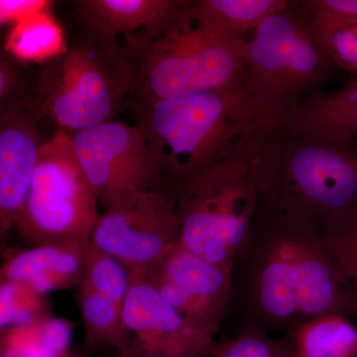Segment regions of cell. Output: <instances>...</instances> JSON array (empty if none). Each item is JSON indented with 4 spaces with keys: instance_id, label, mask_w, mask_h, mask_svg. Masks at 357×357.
<instances>
[{
    "instance_id": "cell-1",
    "label": "cell",
    "mask_w": 357,
    "mask_h": 357,
    "mask_svg": "<svg viewBox=\"0 0 357 357\" xmlns=\"http://www.w3.org/2000/svg\"><path fill=\"white\" fill-rule=\"evenodd\" d=\"M328 314L357 318V291L326 250L321 223L258 206L232 263L225 323L287 337Z\"/></svg>"
},
{
    "instance_id": "cell-2",
    "label": "cell",
    "mask_w": 357,
    "mask_h": 357,
    "mask_svg": "<svg viewBox=\"0 0 357 357\" xmlns=\"http://www.w3.org/2000/svg\"><path fill=\"white\" fill-rule=\"evenodd\" d=\"M244 147L259 206L323 225L357 202V140L289 133L257 122Z\"/></svg>"
},
{
    "instance_id": "cell-3",
    "label": "cell",
    "mask_w": 357,
    "mask_h": 357,
    "mask_svg": "<svg viewBox=\"0 0 357 357\" xmlns=\"http://www.w3.org/2000/svg\"><path fill=\"white\" fill-rule=\"evenodd\" d=\"M160 175L177 191L234 152L262 117L243 86L130 100Z\"/></svg>"
},
{
    "instance_id": "cell-4",
    "label": "cell",
    "mask_w": 357,
    "mask_h": 357,
    "mask_svg": "<svg viewBox=\"0 0 357 357\" xmlns=\"http://www.w3.org/2000/svg\"><path fill=\"white\" fill-rule=\"evenodd\" d=\"M335 70L301 3L289 2L244 42L243 88L263 121H282Z\"/></svg>"
},
{
    "instance_id": "cell-5",
    "label": "cell",
    "mask_w": 357,
    "mask_h": 357,
    "mask_svg": "<svg viewBox=\"0 0 357 357\" xmlns=\"http://www.w3.org/2000/svg\"><path fill=\"white\" fill-rule=\"evenodd\" d=\"M244 42L206 31L187 13L156 38L124 44L133 63L128 100L140 102L243 86Z\"/></svg>"
},
{
    "instance_id": "cell-6",
    "label": "cell",
    "mask_w": 357,
    "mask_h": 357,
    "mask_svg": "<svg viewBox=\"0 0 357 357\" xmlns=\"http://www.w3.org/2000/svg\"><path fill=\"white\" fill-rule=\"evenodd\" d=\"M37 76L40 114L68 134L114 121L133 89V63L123 43L86 32Z\"/></svg>"
},
{
    "instance_id": "cell-7",
    "label": "cell",
    "mask_w": 357,
    "mask_h": 357,
    "mask_svg": "<svg viewBox=\"0 0 357 357\" xmlns=\"http://www.w3.org/2000/svg\"><path fill=\"white\" fill-rule=\"evenodd\" d=\"M258 206L243 138L234 152L178 189V246L231 270Z\"/></svg>"
},
{
    "instance_id": "cell-8",
    "label": "cell",
    "mask_w": 357,
    "mask_h": 357,
    "mask_svg": "<svg viewBox=\"0 0 357 357\" xmlns=\"http://www.w3.org/2000/svg\"><path fill=\"white\" fill-rule=\"evenodd\" d=\"M98 204L69 134L58 129L40 149L15 229L28 246L89 244Z\"/></svg>"
},
{
    "instance_id": "cell-9",
    "label": "cell",
    "mask_w": 357,
    "mask_h": 357,
    "mask_svg": "<svg viewBox=\"0 0 357 357\" xmlns=\"http://www.w3.org/2000/svg\"><path fill=\"white\" fill-rule=\"evenodd\" d=\"M77 161L103 211L167 184L137 124L110 121L69 134Z\"/></svg>"
},
{
    "instance_id": "cell-10",
    "label": "cell",
    "mask_w": 357,
    "mask_h": 357,
    "mask_svg": "<svg viewBox=\"0 0 357 357\" xmlns=\"http://www.w3.org/2000/svg\"><path fill=\"white\" fill-rule=\"evenodd\" d=\"M177 197L172 185H162L102 211L89 243L126 265L131 274L144 273L178 245Z\"/></svg>"
},
{
    "instance_id": "cell-11",
    "label": "cell",
    "mask_w": 357,
    "mask_h": 357,
    "mask_svg": "<svg viewBox=\"0 0 357 357\" xmlns=\"http://www.w3.org/2000/svg\"><path fill=\"white\" fill-rule=\"evenodd\" d=\"M128 351L122 357H206L213 337L171 306L142 273L132 274L123 304Z\"/></svg>"
},
{
    "instance_id": "cell-12",
    "label": "cell",
    "mask_w": 357,
    "mask_h": 357,
    "mask_svg": "<svg viewBox=\"0 0 357 357\" xmlns=\"http://www.w3.org/2000/svg\"><path fill=\"white\" fill-rule=\"evenodd\" d=\"M142 274L188 321L215 337L229 311L231 270L177 245Z\"/></svg>"
},
{
    "instance_id": "cell-13",
    "label": "cell",
    "mask_w": 357,
    "mask_h": 357,
    "mask_svg": "<svg viewBox=\"0 0 357 357\" xmlns=\"http://www.w3.org/2000/svg\"><path fill=\"white\" fill-rule=\"evenodd\" d=\"M42 119L35 93L0 116V257L8 251L7 236L15 229L45 142Z\"/></svg>"
},
{
    "instance_id": "cell-14",
    "label": "cell",
    "mask_w": 357,
    "mask_h": 357,
    "mask_svg": "<svg viewBox=\"0 0 357 357\" xmlns=\"http://www.w3.org/2000/svg\"><path fill=\"white\" fill-rule=\"evenodd\" d=\"M189 0H81L77 13L86 32L124 43L149 41L187 13Z\"/></svg>"
},
{
    "instance_id": "cell-15",
    "label": "cell",
    "mask_w": 357,
    "mask_h": 357,
    "mask_svg": "<svg viewBox=\"0 0 357 357\" xmlns=\"http://www.w3.org/2000/svg\"><path fill=\"white\" fill-rule=\"evenodd\" d=\"M89 244H43L20 250L8 249L2 256L0 281L16 282L44 296L79 288Z\"/></svg>"
},
{
    "instance_id": "cell-16",
    "label": "cell",
    "mask_w": 357,
    "mask_h": 357,
    "mask_svg": "<svg viewBox=\"0 0 357 357\" xmlns=\"http://www.w3.org/2000/svg\"><path fill=\"white\" fill-rule=\"evenodd\" d=\"M289 133L357 140V75L342 88L318 91L280 121Z\"/></svg>"
},
{
    "instance_id": "cell-17",
    "label": "cell",
    "mask_w": 357,
    "mask_h": 357,
    "mask_svg": "<svg viewBox=\"0 0 357 357\" xmlns=\"http://www.w3.org/2000/svg\"><path fill=\"white\" fill-rule=\"evenodd\" d=\"M53 4L23 16L9 28L3 48L16 62L28 67L45 66L69 49L64 28L52 10Z\"/></svg>"
},
{
    "instance_id": "cell-18",
    "label": "cell",
    "mask_w": 357,
    "mask_h": 357,
    "mask_svg": "<svg viewBox=\"0 0 357 357\" xmlns=\"http://www.w3.org/2000/svg\"><path fill=\"white\" fill-rule=\"evenodd\" d=\"M286 0H195L192 15L206 31L246 40L272 14L287 6ZM248 37V38H249Z\"/></svg>"
},
{
    "instance_id": "cell-19",
    "label": "cell",
    "mask_w": 357,
    "mask_h": 357,
    "mask_svg": "<svg viewBox=\"0 0 357 357\" xmlns=\"http://www.w3.org/2000/svg\"><path fill=\"white\" fill-rule=\"evenodd\" d=\"M287 337L296 357H357V328L342 314L310 319Z\"/></svg>"
},
{
    "instance_id": "cell-20",
    "label": "cell",
    "mask_w": 357,
    "mask_h": 357,
    "mask_svg": "<svg viewBox=\"0 0 357 357\" xmlns=\"http://www.w3.org/2000/svg\"><path fill=\"white\" fill-rule=\"evenodd\" d=\"M72 338V323L49 314L0 333V347L13 357H74Z\"/></svg>"
},
{
    "instance_id": "cell-21",
    "label": "cell",
    "mask_w": 357,
    "mask_h": 357,
    "mask_svg": "<svg viewBox=\"0 0 357 357\" xmlns=\"http://www.w3.org/2000/svg\"><path fill=\"white\" fill-rule=\"evenodd\" d=\"M77 289L79 310L88 344L93 347L117 349L123 356L128 345L122 317L123 305L83 285Z\"/></svg>"
},
{
    "instance_id": "cell-22",
    "label": "cell",
    "mask_w": 357,
    "mask_h": 357,
    "mask_svg": "<svg viewBox=\"0 0 357 357\" xmlns=\"http://www.w3.org/2000/svg\"><path fill=\"white\" fill-rule=\"evenodd\" d=\"M303 8L309 15L314 36L333 66L357 75V20Z\"/></svg>"
},
{
    "instance_id": "cell-23",
    "label": "cell",
    "mask_w": 357,
    "mask_h": 357,
    "mask_svg": "<svg viewBox=\"0 0 357 357\" xmlns=\"http://www.w3.org/2000/svg\"><path fill=\"white\" fill-rule=\"evenodd\" d=\"M131 282L132 274L126 265L89 244L81 285L123 305Z\"/></svg>"
},
{
    "instance_id": "cell-24",
    "label": "cell",
    "mask_w": 357,
    "mask_h": 357,
    "mask_svg": "<svg viewBox=\"0 0 357 357\" xmlns=\"http://www.w3.org/2000/svg\"><path fill=\"white\" fill-rule=\"evenodd\" d=\"M326 250L357 291V202L321 225Z\"/></svg>"
},
{
    "instance_id": "cell-25",
    "label": "cell",
    "mask_w": 357,
    "mask_h": 357,
    "mask_svg": "<svg viewBox=\"0 0 357 357\" xmlns=\"http://www.w3.org/2000/svg\"><path fill=\"white\" fill-rule=\"evenodd\" d=\"M49 314L47 296L16 282L0 281V333Z\"/></svg>"
},
{
    "instance_id": "cell-26",
    "label": "cell",
    "mask_w": 357,
    "mask_h": 357,
    "mask_svg": "<svg viewBox=\"0 0 357 357\" xmlns=\"http://www.w3.org/2000/svg\"><path fill=\"white\" fill-rule=\"evenodd\" d=\"M213 357H296L287 337L243 331L222 342H215Z\"/></svg>"
},
{
    "instance_id": "cell-27",
    "label": "cell",
    "mask_w": 357,
    "mask_h": 357,
    "mask_svg": "<svg viewBox=\"0 0 357 357\" xmlns=\"http://www.w3.org/2000/svg\"><path fill=\"white\" fill-rule=\"evenodd\" d=\"M36 81L29 67L13 60L0 41V116L16 102L34 95Z\"/></svg>"
},
{
    "instance_id": "cell-28",
    "label": "cell",
    "mask_w": 357,
    "mask_h": 357,
    "mask_svg": "<svg viewBox=\"0 0 357 357\" xmlns=\"http://www.w3.org/2000/svg\"><path fill=\"white\" fill-rule=\"evenodd\" d=\"M54 3L49 0H0V41L9 28L23 16Z\"/></svg>"
},
{
    "instance_id": "cell-29",
    "label": "cell",
    "mask_w": 357,
    "mask_h": 357,
    "mask_svg": "<svg viewBox=\"0 0 357 357\" xmlns=\"http://www.w3.org/2000/svg\"><path fill=\"white\" fill-rule=\"evenodd\" d=\"M301 4L307 10L357 20V0H307Z\"/></svg>"
},
{
    "instance_id": "cell-30",
    "label": "cell",
    "mask_w": 357,
    "mask_h": 357,
    "mask_svg": "<svg viewBox=\"0 0 357 357\" xmlns=\"http://www.w3.org/2000/svg\"><path fill=\"white\" fill-rule=\"evenodd\" d=\"M0 357H13V356H10V354H8V352H6L4 351L3 349H2L1 347H0Z\"/></svg>"
},
{
    "instance_id": "cell-31",
    "label": "cell",
    "mask_w": 357,
    "mask_h": 357,
    "mask_svg": "<svg viewBox=\"0 0 357 357\" xmlns=\"http://www.w3.org/2000/svg\"><path fill=\"white\" fill-rule=\"evenodd\" d=\"M74 357H79V356H77V354H75Z\"/></svg>"
}]
</instances>
